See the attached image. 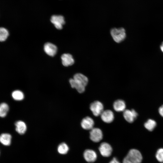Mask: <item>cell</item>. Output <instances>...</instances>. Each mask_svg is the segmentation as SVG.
Instances as JSON below:
<instances>
[{
  "label": "cell",
  "instance_id": "cell-3",
  "mask_svg": "<svg viewBox=\"0 0 163 163\" xmlns=\"http://www.w3.org/2000/svg\"><path fill=\"white\" fill-rule=\"evenodd\" d=\"M73 78L75 84L80 87L85 88L88 82L87 77L81 73L75 74Z\"/></svg>",
  "mask_w": 163,
  "mask_h": 163
},
{
  "label": "cell",
  "instance_id": "cell-15",
  "mask_svg": "<svg viewBox=\"0 0 163 163\" xmlns=\"http://www.w3.org/2000/svg\"><path fill=\"white\" fill-rule=\"evenodd\" d=\"M126 105L124 101L121 99L116 100L113 103V108L118 112L123 111L125 110Z\"/></svg>",
  "mask_w": 163,
  "mask_h": 163
},
{
  "label": "cell",
  "instance_id": "cell-14",
  "mask_svg": "<svg viewBox=\"0 0 163 163\" xmlns=\"http://www.w3.org/2000/svg\"><path fill=\"white\" fill-rule=\"evenodd\" d=\"M15 130L19 134H24L27 129V125L24 122L21 120H18L15 123Z\"/></svg>",
  "mask_w": 163,
  "mask_h": 163
},
{
  "label": "cell",
  "instance_id": "cell-24",
  "mask_svg": "<svg viewBox=\"0 0 163 163\" xmlns=\"http://www.w3.org/2000/svg\"><path fill=\"white\" fill-rule=\"evenodd\" d=\"M109 163H120V162L116 158H113Z\"/></svg>",
  "mask_w": 163,
  "mask_h": 163
},
{
  "label": "cell",
  "instance_id": "cell-6",
  "mask_svg": "<svg viewBox=\"0 0 163 163\" xmlns=\"http://www.w3.org/2000/svg\"><path fill=\"white\" fill-rule=\"evenodd\" d=\"M99 150L101 155L104 157L110 156L113 150L111 146L106 142H103L101 143Z\"/></svg>",
  "mask_w": 163,
  "mask_h": 163
},
{
  "label": "cell",
  "instance_id": "cell-20",
  "mask_svg": "<svg viewBox=\"0 0 163 163\" xmlns=\"http://www.w3.org/2000/svg\"><path fill=\"white\" fill-rule=\"evenodd\" d=\"M145 128L149 131H152L156 126V121L152 119H149L145 123Z\"/></svg>",
  "mask_w": 163,
  "mask_h": 163
},
{
  "label": "cell",
  "instance_id": "cell-18",
  "mask_svg": "<svg viewBox=\"0 0 163 163\" xmlns=\"http://www.w3.org/2000/svg\"><path fill=\"white\" fill-rule=\"evenodd\" d=\"M9 107L5 103H2L0 105V116L1 117H4L7 115L9 110Z\"/></svg>",
  "mask_w": 163,
  "mask_h": 163
},
{
  "label": "cell",
  "instance_id": "cell-23",
  "mask_svg": "<svg viewBox=\"0 0 163 163\" xmlns=\"http://www.w3.org/2000/svg\"><path fill=\"white\" fill-rule=\"evenodd\" d=\"M158 112L160 115L163 117V105L159 107Z\"/></svg>",
  "mask_w": 163,
  "mask_h": 163
},
{
  "label": "cell",
  "instance_id": "cell-2",
  "mask_svg": "<svg viewBox=\"0 0 163 163\" xmlns=\"http://www.w3.org/2000/svg\"><path fill=\"white\" fill-rule=\"evenodd\" d=\"M110 34L114 40L117 43L122 41L126 37L125 30L123 28H113L110 30Z\"/></svg>",
  "mask_w": 163,
  "mask_h": 163
},
{
  "label": "cell",
  "instance_id": "cell-11",
  "mask_svg": "<svg viewBox=\"0 0 163 163\" xmlns=\"http://www.w3.org/2000/svg\"><path fill=\"white\" fill-rule=\"evenodd\" d=\"M94 122L93 119L89 117L84 118L81 122L82 127L86 130H91L94 127Z\"/></svg>",
  "mask_w": 163,
  "mask_h": 163
},
{
  "label": "cell",
  "instance_id": "cell-8",
  "mask_svg": "<svg viewBox=\"0 0 163 163\" xmlns=\"http://www.w3.org/2000/svg\"><path fill=\"white\" fill-rule=\"evenodd\" d=\"M138 113L134 109L125 110L123 112V116L125 119L128 122L132 123L136 118Z\"/></svg>",
  "mask_w": 163,
  "mask_h": 163
},
{
  "label": "cell",
  "instance_id": "cell-10",
  "mask_svg": "<svg viewBox=\"0 0 163 163\" xmlns=\"http://www.w3.org/2000/svg\"><path fill=\"white\" fill-rule=\"evenodd\" d=\"M101 115V120L104 122L110 123L112 122L114 119L113 112L109 110H104Z\"/></svg>",
  "mask_w": 163,
  "mask_h": 163
},
{
  "label": "cell",
  "instance_id": "cell-5",
  "mask_svg": "<svg viewBox=\"0 0 163 163\" xmlns=\"http://www.w3.org/2000/svg\"><path fill=\"white\" fill-rule=\"evenodd\" d=\"M103 133L101 130L97 128H93L90 132V138L93 142H100L103 138Z\"/></svg>",
  "mask_w": 163,
  "mask_h": 163
},
{
  "label": "cell",
  "instance_id": "cell-12",
  "mask_svg": "<svg viewBox=\"0 0 163 163\" xmlns=\"http://www.w3.org/2000/svg\"><path fill=\"white\" fill-rule=\"evenodd\" d=\"M44 49L47 55L52 56H54L56 54L57 51V47L55 45L48 42L44 44Z\"/></svg>",
  "mask_w": 163,
  "mask_h": 163
},
{
  "label": "cell",
  "instance_id": "cell-7",
  "mask_svg": "<svg viewBox=\"0 0 163 163\" xmlns=\"http://www.w3.org/2000/svg\"><path fill=\"white\" fill-rule=\"evenodd\" d=\"M50 21L56 28L61 30L65 23L63 17L60 15H53L51 17Z\"/></svg>",
  "mask_w": 163,
  "mask_h": 163
},
{
  "label": "cell",
  "instance_id": "cell-9",
  "mask_svg": "<svg viewBox=\"0 0 163 163\" xmlns=\"http://www.w3.org/2000/svg\"><path fill=\"white\" fill-rule=\"evenodd\" d=\"M83 156L86 161L89 163L94 162L97 158V155L94 150L87 149L85 150L83 153Z\"/></svg>",
  "mask_w": 163,
  "mask_h": 163
},
{
  "label": "cell",
  "instance_id": "cell-21",
  "mask_svg": "<svg viewBox=\"0 0 163 163\" xmlns=\"http://www.w3.org/2000/svg\"><path fill=\"white\" fill-rule=\"evenodd\" d=\"M9 35L8 30L5 28L1 27L0 29V41H5Z\"/></svg>",
  "mask_w": 163,
  "mask_h": 163
},
{
  "label": "cell",
  "instance_id": "cell-19",
  "mask_svg": "<svg viewBox=\"0 0 163 163\" xmlns=\"http://www.w3.org/2000/svg\"><path fill=\"white\" fill-rule=\"evenodd\" d=\"M69 147L64 142L60 143L58 146L57 151L61 154L64 155L67 153Z\"/></svg>",
  "mask_w": 163,
  "mask_h": 163
},
{
  "label": "cell",
  "instance_id": "cell-22",
  "mask_svg": "<svg viewBox=\"0 0 163 163\" xmlns=\"http://www.w3.org/2000/svg\"><path fill=\"white\" fill-rule=\"evenodd\" d=\"M155 157L159 162L163 163V148L159 149L157 150Z\"/></svg>",
  "mask_w": 163,
  "mask_h": 163
},
{
  "label": "cell",
  "instance_id": "cell-13",
  "mask_svg": "<svg viewBox=\"0 0 163 163\" xmlns=\"http://www.w3.org/2000/svg\"><path fill=\"white\" fill-rule=\"evenodd\" d=\"M61 59L62 65L65 66H68L72 65L74 63V60L72 56L69 53L63 54Z\"/></svg>",
  "mask_w": 163,
  "mask_h": 163
},
{
  "label": "cell",
  "instance_id": "cell-4",
  "mask_svg": "<svg viewBox=\"0 0 163 163\" xmlns=\"http://www.w3.org/2000/svg\"><path fill=\"white\" fill-rule=\"evenodd\" d=\"M90 108L93 114L96 117L100 115L104 111L103 104L99 101H95L92 103Z\"/></svg>",
  "mask_w": 163,
  "mask_h": 163
},
{
  "label": "cell",
  "instance_id": "cell-16",
  "mask_svg": "<svg viewBox=\"0 0 163 163\" xmlns=\"http://www.w3.org/2000/svg\"><path fill=\"white\" fill-rule=\"evenodd\" d=\"M11 136L8 133H2L0 136L1 143L5 146H9L11 143Z\"/></svg>",
  "mask_w": 163,
  "mask_h": 163
},
{
  "label": "cell",
  "instance_id": "cell-1",
  "mask_svg": "<svg viewBox=\"0 0 163 163\" xmlns=\"http://www.w3.org/2000/svg\"><path fill=\"white\" fill-rule=\"evenodd\" d=\"M142 159L140 152L136 149H132L124 158L123 163H141Z\"/></svg>",
  "mask_w": 163,
  "mask_h": 163
},
{
  "label": "cell",
  "instance_id": "cell-25",
  "mask_svg": "<svg viewBox=\"0 0 163 163\" xmlns=\"http://www.w3.org/2000/svg\"><path fill=\"white\" fill-rule=\"evenodd\" d=\"M160 49L161 51L163 52V42L160 46Z\"/></svg>",
  "mask_w": 163,
  "mask_h": 163
},
{
  "label": "cell",
  "instance_id": "cell-17",
  "mask_svg": "<svg viewBox=\"0 0 163 163\" xmlns=\"http://www.w3.org/2000/svg\"><path fill=\"white\" fill-rule=\"evenodd\" d=\"M11 96L14 100L17 101H21L24 98L23 93L19 90H15L13 91L12 93Z\"/></svg>",
  "mask_w": 163,
  "mask_h": 163
}]
</instances>
